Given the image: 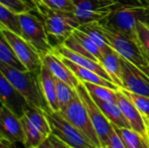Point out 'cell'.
Here are the masks:
<instances>
[{
  "label": "cell",
  "instance_id": "cell-19",
  "mask_svg": "<svg viewBox=\"0 0 149 148\" xmlns=\"http://www.w3.org/2000/svg\"><path fill=\"white\" fill-rule=\"evenodd\" d=\"M92 98L94 100V102L97 104V106L100 107V109L102 111L104 115L107 117V119L111 122L112 125H114L119 127L131 128L127 120L126 119L121 109L117 104L96 97H92Z\"/></svg>",
  "mask_w": 149,
  "mask_h": 148
},
{
  "label": "cell",
  "instance_id": "cell-37",
  "mask_svg": "<svg viewBox=\"0 0 149 148\" xmlns=\"http://www.w3.org/2000/svg\"><path fill=\"white\" fill-rule=\"evenodd\" d=\"M0 148H17L16 143L0 136Z\"/></svg>",
  "mask_w": 149,
  "mask_h": 148
},
{
  "label": "cell",
  "instance_id": "cell-17",
  "mask_svg": "<svg viewBox=\"0 0 149 148\" xmlns=\"http://www.w3.org/2000/svg\"><path fill=\"white\" fill-rule=\"evenodd\" d=\"M60 58L63 60V62L72 71V72L75 74V76L79 79V80L80 82H90L93 84L109 87V88L113 89L115 91H118L120 89V87L116 84H114L113 82H112L110 80L104 79L103 77L95 73L94 72L90 71V70L76 64L75 62H73V61H72V60H70L65 57L60 56Z\"/></svg>",
  "mask_w": 149,
  "mask_h": 148
},
{
  "label": "cell",
  "instance_id": "cell-20",
  "mask_svg": "<svg viewBox=\"0 0 149 148\" xmlns=\"http://www.w3.org/2000/svg\"><path fill=\"white\" fill-rule=\"evenodd\" d=\"M100 64L106 69L113 82L120 88H122V65L120 55L114 49H113L110 51L103 54Z\"/></svg>",
  "mask_w": 149,
  "mask_h": 148
},
{
  "label": "cell",
  "instance_id": "cell-41",
  "mask_svg": "<svg viewBox=\"0 0 149 148\" xmlns=\"http://www.w3.org/2000/svg\"><path fill=\"white\" fill-rule=\"evenodd\" d=\"M144 148H149L148 144L147 142H145V143H144Z\"/></svg>",
  "mask_w": 149,
  "mask_h": 148
},
{
  "label": "cell",
  "instance_id": "cell-22",
  "mask_svg": "<svg viewBox=\"0 0 149 148\" xmlns=\"http://www.w3.org/2000/svg\"><path fill=\"white\" fill-rule=\"evenodd\" d=\"M0 62L19 71H28L2 34L0 38Z\"/></svg>",
  "mask_w": 149,
  "mask_h": 148
},
{
  "label": "cell",
  "instance_id": "cell-3",
  "mask_svg": "<svg viewBox=\"0 0 149 148\" xmlns=\"http://www.w3.org/2000/svg\"><path fill=\"white\" fill-rule=\"evenodd\" d=\"M36 10L45 24L52 46L53 42H56L55 47L63 44L73 31L80 26V23L73 12L51 9L40 0H36Z\"/></svg>",
  "mask_w": 149,
  "mask_h": 148
},
{
  "label": "cell",
  "instance_id": "cell-30",
  "mask_svg": "<svg viewBox=\"0 0 149 148\" xmlns=\"http://www.w3.org/2000/svg\"><path fill=\"white\" fill-rule=\"evenodd\" d=\"M72 35L80 42V44L91 53L93 54L98 60L99 62L100 63L101 59H102V57H103V54L102 52L100 51L99 46L93 41V39L86 34L85 33L84 31H82L81 30H79V28L78 29H75L72 32Z\"/></svg>",
  "mask_w": 149,
  "mask_h": 148
},
{
  "label": "cell",
  "instance_id": "cell-28",
  "mask_svg": "<svg viewBox=\"0 0 149 148\" xmlns=\"http://www.w3.org/2000/svg\"><path fill=\"white\" fill-rule=\"evenodd\" d=\"M87 92L92 97H96L112 103L117 104V93L115 90L107 86L93 84L90 82H82Z\"/></svg>",
  "mask_w": 149,
  "mask_h": 148
},
{
  "label": "cell",
  "instance_id": "cell-42",
  "mask_svg": "<svg viewBox=\"0 0 149 148\" xmlns=\"http://www.w3.org/2000/svg\"><path fill=\"white\" fill-rule=\"evenodd\" d=\"M148 146H149V123H148Z\"/></svg>",
  "mask_w": 149,
  "mask_h": 148
},
{
  "label": "cell",
  "instance_id": "cell-23",
  "mask_svg": "<svg viewBox=\"0 0 149 148\" xmlns=\"http://www.w3.org/2000/svg\"><path fill=\"white\" fill-rule=\"evenodd\" d=\"M0 23L2 28L22 36L20 14L9 10L3 4H0Z\"/></svg>",
  "mask_w": 149,
  "mask_h": 148
},
{
  "label": "cell",
  "instance_id": "cell-6",
  "mask_svg": "<svg viewBox=\"0 0 149 148\" xmlns=\"http://www.w3.org/2000/svg\"><path fill=\"white\" fill-rule=\"evenodd\" d=\"M52 133L72 148H97L80 131L63 118L59 113L44 111Z\"/></svg>",
  "mask_w": 149,
  "mask_h": 148
},
{
  "label": "cell",
  "instance_id": "cell-2",
  "mask_svg": "<svg viewBox=\"0 0 149 148\" xmlns=\"http://www.w3.org/2000/svg\"><path fill=\"white\" fill-rule=\"evenodd\" d=\"M94 23L108 40L110 45L123 58L137 66L149 77V57L139 39L132 38L101 22Z\"/></svg>",
  "mask_w": 149,
  "mask_h": 148
},
{
  "label": "cell",
  "instance_id": "cell-31",
  "mask_svg": "<svg viewBox=\"0 0 149 148\" xmlns=\"http://www.w3.org/2000/svg\"><path fill=\"white\" fill-rule=\"evenodd\" d=\"M133 102V104L136 106V108L140 111L142 116L147 120L148 124L149 123V97L140 95L137 93H134L129 92L124 88H120Z\"/></svg>",
  "mask_w": 149,
  "mask_h": 148
},
{
  "label": "cell",
  "instance_id": "cell-29",
  "mask_svg": "<svg viewBox=\"0 0 149 148\" xmlns=\"http://www.w3.org/2000/svg\"><path fill=\"white\" fill-rule=\"evenodd\" d=\"M0 4L17 14L33 11L37 6L36 0H0Z\"/></svg>",
  "mask_w": 149,
  "mask_h": 148
},
{
  "label": "cell",
  "instance_id": "cell-25",
  "mask_svg": "<svg viewBox=\"0 0 149 148\" xmlns=\"http://www.w3.org/2000/svg\"><path fill=\"white\" fill-rule=\"evenodd\" d=\"M79 29L81 30L82 31H84L85 33H86L93 39V41L99 46V48H100V51L102 52V54L107 53V52H108V51H110L111 50L113 49L110 45L108 40L106 38V37L101 32V31L96 26L94 22L81 24L79 27Z\"/></svg>",
  "mask_w": 149,
  "mask_h": 148
},
{
  "label": "cell",
  "instance_id": "cell-33",
  "mask_svg": "<svg viewBox=\"0 0 149 148\" xmlns=\"http://www.w3.org/2000/svg\"><path fill=\"white\" fill-rule=\"evenodd\" d=\"M44 4L48 6L51 9L73 12L75 5L72 0H40Z\"/></svg>",
  "mask_w": 149,
  "mask_h": 148
},
{
  "label": "cell",
  "instance_id": "cell-15",
  "mask_svg": "<svg viewBox=\"0 0 149 148\" xmlns=\"http://www.w3.org/2000/svg\"><path fill=\"white\" fill-rule=\"evenodd\" d=\"M43 65H45L53 74V76L69 85L76 89L80 84L79 79L75 76L72 71L63 62L60 56L52 51L42 56Z\"/></svg>",
  "mask_w": 149,
  "mask_h": 148
},
{
  "label": "cell",
  "instance_id": "cell-21",
  "mask_svg": "<svg viewBox=\"0 0 149 148\" xmlns=\"http://www.w3.org/2000/svg\"><path fill=\"white\" fill-rule=\"evenodd\" d=\"M20 120L23 125L24 135L23 145L25 148H37L48 138L39 131L25 115L20 118Z\"/></svg>",
  "mask_w": 149,
  "mask_h": 148
},
{
  "label": "cell",
  "instance_id": "cell-24",
  "mask_svg": "<svg viewBox=\"0 0 149 148\" xmlns=\"http://www.w3.org/2000/svg\"><path fill=\"white\" fill-rule=\"evenodd\" d=\"M24 115L46 137H49L52 134V129L44 110L31 105L26 110Z\"/></svg>",
  "mask_w": 149,
  "mask_h": 148
},
{
  "label": "cell",
  "instance_id": "cell-16",
  "mask_svg": "<svg viewBox=\"0 0 149 148\" xmlns=\"http://www.w3.org/2000/svg\"><path fill=\"white\" fill-rule=\"evenodd\" d=\"M52 51H55L56 53H58V55L65 57V58L75 62L76 64H78L90 71L94 72L95 73L99 74L100 76L103 77L104 79L113 82L111 77L109 76V74L107 73V72L106 71V69L103 67V65L100 63H99L92 58H89L87 57H84L80 54H78V53L71 51L67 47H65L64 44H61V45H58V46L53 48Z\"/></svg>",
  "mask_w": 149,
  "mask_h": 148
},
{
  "label": "cell",
  "instance_id": "cell-38",
  "mask_svg": "<svg viewBox=\"0 0 149 148\" xmlns=\"http://www.w3.org/2000/svg\"><path fill=\"white\" fill-rule=\"evenodd\" d=\"M141 20H142L149 27V8L147 9L144 12V14L141 16Z\"/></svg>",
  "mask_w": 149,
  "mask_h": 148
},
{
  "label": "cell",
  "instance_id": "cell-35",
  "mask_svg": "<svg viewBox=\"0 0 149 148\" xmlns=\"http://www.w3.org/2000/svg\"><path fill=\"white\" fill-rule=\"evenodd\" d=\"M101 148H126V147L122 143V141L120 139V137L118 136V134L113 130V132L112 133V134L110 136L107 145Z\"/></svg>",
  "mask_w": 149,
  "mask_h": 148
},
{
  "label": "cell",
  "instance_id": "cell-11",
  "mask_svg": "<svg viewBox=\"0 0 149 148\" xmlns=\"http://www.w3.org/2000/svg\"><path fill=\"white\" fill-rule=\"evenodd\" d=\"M121 57V56H120ZM122 83L124 89L149 97V77L137 66L121 57Z\"/></svg>",
  "mask_w": 149,
  "mask_h": 148
},
{
  "label": "cell",
  "instance_id": "cell-7",
  "mask_svg": "<svg viewBox=\"0 0 149 148\" xmlns=\"http://www.w3.org/2000/svg\"><path fill=\"white\" fill-rule=\"evenodd\" d=\"M58 113L65 120L80 131L96 147L101 148L99 136L79 93L67 105L64 111Z\"/></svg>",
  "mask_w": 149,
  "mask_h": 148
},
{
  "label": "cell",
  "instance_id": "cell-27",
  "mask_svg": "<svg viewBox=\"0 0 149 148\" xmlns=\"http://www.w3.org/2000/svg\"><path fill=\"white\" fill-rule=\"evenodd\" d=\"M56 89H57V97L59 104V112L65 110L67 105L77 96L78 92L76 89L72 88L71 85L65 82L55 78Z\"/></svg>",
  "mask_w": 149,
  "mask_h": 148
},
{
  "label": "cell",
  "instance_id": "cell-39",
  "mask_svg": "<svg viewBox=\"0 0 149 148\" xmlns=\"http://www.w3.org/2000/svg\"><path fill=\"white\" fill-rule=\"evenodd\" d=\"M37 148H52V145H51V143H50V141H49V139L47 138L40 146H38Z\"/></svg>",
  "mask_w": 149,
  "mask_h": 148
},
{
  "label": "cell",
  "instance_id": "cell-26",
  "mask_svg": "<svg viewBox=\"0 0 149 148\" xmlns=\"http://www.w3.org/2000/svg\"><path fill=\"white\" fill-rule=\"evenodd\" d=\"M113 130L118 134L126 148H144L145 141L135 131L131 128L119 127L113 125Z\"/></svg>",
  "mask_w": 149,
  "mask_h": 148
},
{
  "label": "cell",
  "instance_id": "cell-32",
  "mask_svg": "<svg viewBox=\"0 0 149 148\" xmlns=\"http://www.w3.org/2000/svg\"><path fill=\"white\" fill-rule=\"evenodd\" d=\"M65 47H67L68 49H70L71 51H74V52H76V53H78V54H80V55H82V56H84V57H87V58H92V59H93V60H95V61H97V62H99V60L93 55V54H91L81 44H80V42L72 34L71 36H69L66 39H65V41L64 42V44H63ZM100 63V62H99Z\"/></svg>",
  "mask_w": 149,
  "mask_h": 148
},
{
  "label": "cell",
  "instance_id": "cell-14",
  "mask_svg": "<svg viewBox=\"0 0 149 148\" xmlns=\"http://www.w3.org/2000/svg\"><path fill=\"white\" fill-rule=\"evenodd\" d=\"M0 136L14 143L22 144L24 139L20 118L3 105H2L0 112Z\"/></svg>",
  "mask_w": 149,
  "mask_h": 148
},
{
  "label": "cell",
  "instance_id": "cell-40",
  "mask_svg": "<svg viewBox=\"0 0 149 148\" xmlns=\"http://www.w3.org/2000/svg\"><path fill=\"white\" fill-rule=\"evenodd\" d=\"M139 2V4H141L145 7L149 8V0H137Z\"/></svg>",
  "mask_w": 149,
  "mask_h": 148
},
{
  "label": "cell",
  "instance_id": "cell-18",
  "mask_svg": "<svg viewBox=\"0 0 149 148\" xmlns=\"http://www.w3.org/2000/svg\"><path fill=\"white\" fill-rule=\"evenodd\" d=\"M40 82L44 96L49 105L51 111L54 113H58L59 104L57 97L55 77L45 65H42L40 70Z\"/></svg>",
  "mask_w": 149,
  "mask_h": 148
},
{
  "label": "cell",
  "instance_id": "cell-4",
  "mask_svg": "<svg viewBox=\"0 0 149 148\" xmlns=\"http://www.w3.org/2000/svg\"><path fill=\"white\" fill-rule=\"evenodd\" d=\"M147 9L148 8L141 4L120 3L108 17L100 22L132 38L139 39L137 35V22Z\"/></svg>",
  "mask_w": 149,
  "mask_h": 148
},
{
  "label": "cell",
  "instance_id": "cell-10",
  "mask_svg": "<svg viewBox=\"0 0 149 148\" xmlns=\"http://www.w3.org/2000/svg\"><path fill=\"white\" fill-rule=\"evenodd\" d=\"M1 34L14 50L17 58L28 71H40L43 61L41 54L24 38L1 27Z\"/></svg>",
  "mask_w": 149,
  "mask_h": 148
},
{
  "label": "cell",
  "instance_id": "cell-1",
  "mask_svg": "<svg viewBox=\"0 0 149 148\" xmlns=\"http://www.w3.org/2000/svg\"><path fill=\"white\" fill-rule=\"evenodd\" d=\"M0 73L17 89L28 102L44 111H51L43 93L40 71H19L0 62Z\"/></svg>",
  "mask_w": 149,
  "mask_h": 148
},
{
  "label": "cell",
  "instance_id": "cell-13",
  "mask_svg": "<svg viewBox=\"0 0 149 148\" xmlns=\"http://www.w3.org/2000/svg\"><path fill=\"white\" fill-rule=\"evenodd\" d=\"M0 94L2 105L5 106L18 118H22L31 104L9 80L0 73Z\"/></svg>",
  "mask_w": 149,
  "mask_h": 148
},
{
  "label": "cell",
  "instance_id": "cell-34",
  "mask_svg": "<svg viewBox=\"0 0 149 148\" xmlns=\"http://www.w3.org/2000/svg\"><path fill=\"white\" fill-rule=\"evenodd\" d=\"M137 35L141 44L149 57V27L141 19L137 22Z\"/></svg>",
  "mask_w": 149,
  "mask_h": 148
},
{
  "label": "cell",
  "instance_id": "cell-12",
  "mask_svg": "<svg viewBox=\"0 0 149 148\" xmlns=\"http://www.w3.org/2000/svg\"><path fill=\"white\" fill-rule=\"evenodd\" d=\"M117 105L121 109L124 116L127 120L131 128L135 131L145 142H148V124L140 111L128 99V97L119 89L117 92Z\"/></svg>",
  "mask_w": 149,
  "mask_h": 148
},
{
  "label": "cell",
  "instance_id": "cell-9",
  "mask_svg": "<svg viewBox=\"0 0 149 148\" xmlns=\"http://www.w3.org/2000/svg\"><path fill=\"white\" fill-rule=\"evenodd\" d=\"M84 106L86 108L88 115L91 119V121L93 125V127L99 136L101 147L107 145L110 136L113 132V127L111 122L107 119L102 111L94 102L84 84L80 82V84L76 88Z\"/></svg>",
  "mask_w": 149,
  "mask_h": 148
},
{
  "label": "cell",
  "instance_id": "cell-36",
  "mask_svg": "<svg viewBox=\"0 0 149 148\" xmlns=\"http://www.w3.org/2000/svg\"><path fill=\"white\" fill-rule=\"evenodd\" d=\"M48 139L52 148H72L52 133L48 137Z\"/></svg>",
  "mask_w": 149,
  "mask_h": 148
},
{
  "label": "cell",
  "instance_id": "cell-8",
  "mask_svg": "<svg viewBox=\"0 0 149 148\" xmlns=\"http://www.w3.org/2000/svg\"><path fill=\"white\" fill-rule=\"evenodd\" d=\"M74 15L81 24L100 22L108 17L121 3L117 0H72Z\"/></svg>",
  "mask_w": 149,
  "mask_h": 148
},
{
  "label": "cell",
  "instance_id": "cell-5",
  "mask_svg": "<svg viewBox=\"0 0 149 148\" xmlns=\"http://www.w3.org/2000/svg\"><path fill=\"white\" fill-rule=\"evenodd\" d=\"M22 38L29 42L41 56L52 51L53 47L50 44L45 24L35 10L20 14Z\"/></svg>",
  "mask_w": 149,
  "mask_h": 148
}]
</instances>
